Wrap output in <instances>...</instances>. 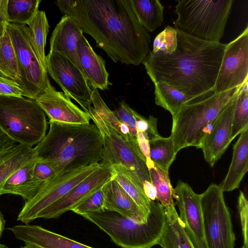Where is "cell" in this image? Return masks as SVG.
Segmentation results:
<instances>
[{
    "instance_id": "484cf974",
    "label": "cell",
    "mask_w": 248,
    "mask_h": 248,
    "mask_svg": "<svg viewBox=\"0 0 248 248\" xmlns=\"http://www.w3.org/2000/svg\"><path fill=\"white\" fill-rule=\"evenodd\" d=\"M111 168L113 172V178L132 198L148 219L151 212V201L125 167L121 165H115Z\"/></svg>"
},
{
    "instance_id": "681fc988",
    "label": "cell",
    "mask_w": 248,
    "mask_h": 248,
    "mask_svg": "<svg viewBox=\"0 0 248 248\" xmlns=\"http://www.w3.org/2000/svg\"><path fill=\"white\" fill-rule=\"evenodd\" d=\"M241 248H248V244H244Z\"/></svg>"
},
{
    "instance_id": "6da1fadb",
    "label": "cell",
    "mask_w": 248,
    "mask_h": 248,
    "mask_svg": "<svg viewBox=\"0 0 248 248\" xmlns=\"http://www.w3.org/2000/svg\"><path fill=\"white\" fill-rule=\"evenodd\" d=\"M62 13L73 17L83 32L114 62L138 65L150 51L151 37L130 0H57Z\"/></svg>"
},
{
    "instance_id": "7402d4cb",
    "label": "cell",
    "mask_w": 248,
    "mask_h": 248,
    "mask_svg": "<svg viewBox=\"0 0 248 248\" xmlns=\"http://www.w3.org/2000/svg\"><path fill=\"white\" fill-rule=\"evenodd\" d=\"M36 159L35 153L24 166L8 178L0 191V196L5 194L19 195L24 199L25 202L31 200L44 184L36 180L33 175Z\"/></svg>"
},
{
    "instance_id": "bcb514c9",
    "label": "cell",
    "mask_w": 248,
    "mask_h": 248,
    "mask_svg": "<svg viewBox=\"0 0 248 248\" xmlns=\"http://www.w3.org/2000/svg\"><path fill=\"white\" fill-rule=\"evenodd\" d=\"M6 221L4 218L3 215L0 211V238L2 235V233L5 229Z\"/></svg>"
},
{
    "instance_id": "4fadbf2b",
    "label": "cell",
    "mask_w": 248,
    "mask_h": 248,
    "mask_svg": "<svg viewBox=\"0 0 248 248\" xmlns=\"http://www.w3.org/2000/svg\"><path fill=\"white\" fill-rule=\"evenodd\" d=\"M248 27L227 44L213 91L221 93L248 81Z\"/></svg>"
},
{
    "instance_id": "2e32d148",
    "label": "cell",
    "mask_w": 248,
    "mask_h": 248,
    "mask_svg": "<svg viewBox=\"0 0 248 248\" xmlns=\"http://www.w3.org/2000/svg\"><path fill=\"white\" fill-rule=\"evenodd\" d=\"M113 176L111 168L101 165L67 194L41 212L37 218H56L72 211L85 198L103 186Z\"/></svg>"
},
{
    "instance_id": "8992f818",
    "label": "cell",
    "mask_w": 248,
    "mask_h": 248,
    "mask_svg": "<svg viewBox=\"0 0 248 248\" xmlns=\"http://www.w3.org/2000/svg\"><path fill=\"white\" fill-rule=\"evenodd\" d=\"M174 28L199 40L220 43L233 0H177Z\"/></svg>"
},
{
    "instance_id": "b9f144b4",
    "label": "cell",
    "mask_w": 248,
    "mask_h": 248,
    "mask_svg": "<svg viewBox=\"0 0 248 248\" xmlns=\"http://www.w3.org/2000/svg\"><path fill=\"white\" fill-rule=\"evenodd\" d=\"M137 142L139 149L146 159L147 167L154 164L150 157V146L149 140L141 132H137Z\"/></svg>"
},
{
    "instance_id": "d6986e66",
    "label": "cell",
    "mask_w": 248,
    "mask_h": 248,
    "mask_svg": "<svg viewBox=\"0 0 248 248\" xmlns=\"http://www.w3.org/2000/svg\"><path fill=\"white\" fill-rule=\"evenodd\" d=\"M83 33L75 18L64 15L51 34L49 51L59 52L68 58L86 78L79 61L77 49L78 41Z\"/></svg>"
},
{
    "instance_id": "ee69618b",
    "label": "cell",
    "mask_w": 248,
    "mask_h": 248,
    "mask_svg": "<svg viewBox=\"0 0 248 248\" xmlns=\"http://www.w3.org/2000/svg\"><path fill=\"white\" fill-rule=\"evenodd\" d=\"M7 3L8 0H0V38L9 23L7 14Z\"/></svg>"
},
{
    "instance_id": "4dcf8cb0",
    "label": "cell",
    "mask_w": 248,
    "mask_h": 248,
    "mask_svg": "<svg viewBox=\"0 0 248 248\" xmlns=\"http://www.w3.org/2000/svg\"><path fill=\"white\" fill-rule=\"evenodd\" d=\"M154 85L155 104L169 111L172 116L184 103L193 98L163 82Z\"/></svg>"
},
{
    "instance_id": "ac0fdd59",
    "label": "cell",
    "mask_w": 248,
    "mask_h": 248,
    "mask_svg": "<svg viewBox=\"0 0 248 248\" xmlns=\"http://www.w3.org/2000/svg\"><path fill=\"white\" fill-rule=\"evenodd\" d=\"M15 237L37 248H94L51 232L38 225L28 224L8 228Z\"/></svg>"
},
{
    "instance_id": "3957f363",
    "label": "cell",
    "mask_w": 248,
    "mask_h": 248,
    "mask_svg": "<svg viewBox=\"0 0 248 248\" xmlns=\"http://www.w3.org/2000/svg\"><path fill=\"white\" fill-rule=\"evenodd\" d=\"M49 124L48 132L34 149L36 156L50 162L58 174L100 162L103 141L94 124Z\"/></svg>"
},
{
    "instance_id": "277c9868",
    "label": "cell",
    "mask_w": 248,
    "mask_h": 248,
    "mask_svg": "<svg viewBox=\"0 0 248 248\" xmlns=\"http://www.w3.org/2000/svg\"><path fill=\"white\" fill-rule=\"evenodd\" d=\"M236 89L219 93L211 91L193 97L172 116L170 137L176 154L188 147L201 148L213 122L232 98Z\"/></svg>"
},
{
    "instance_id": "60d3db41",
    "label": "cell",
    "mask_w": 248,
    "mask_h": 248,
    "mask_svg": "<svg viewBox=\"0 0 248 248\" xmlns=\"http://www.w3.org/2000/svg\"><path fill=\"white\" fill-rule=\"evenodd\" d=\"M0 96H24V93L18 83L0 76Z\"/></svg>"
},
{
    "instance_id": "ab89813d",
    "label": "cell",
    "mask_w": 248,
    "mask_h": 248,
    "mask_svg": "<svg viewBox=\"0 0 248 248\" xmlns=\"http://www.w3.org/2000/svg\"><path fill=\"white\" fill-rule=\"evenodd\" d=\"M238 209L244 244H248V202L243 192L240 191L238 198Z\"/></svg>"
},
{
    "instance_id": "e0dca14e",
    "label": "cell",
    "mask_w": 248,
    "mask_h": 248,
    "mask_svg": "<svg viewBox=\"0 0 248 248\" xmlns=\"http://www.w3.org/2000/svg\"><path fill=\"white\" fill-rule=\"evenodd\" d=\"M35 100L49 118V122L89 124V115L74 104L64 93L50 84Z\"/></svg>"
},
{
    "instance_id": "d590c367",
    "label": "cell",
    "mask_w": 248,
    "mask_h": 248,
    "mask_svg": "<svg viewBox=\"0 0 248 248\" xmlns=\"http://www.w3.org/2000/svg\"><path fill=\"white\" fill-rule=\"evenodd\" d=\"M177 31L174 27L169 25L166 26L154 39L152 51H161L165 54L173 53L177 45Z\"/></svg>"
},
{
    "instance_id": "f546056e",
    "label": "cell",
    "mask_w": 248,
    "mask_h": 248,
    "mask_svg": "<svg viewBox=\"0 0 248 248\" xmlns=\"http://www.w3.org/2000/svg\"><path fill=\"white\" fill-rule=\"evenodd\" d=\"M149 142L151 161L154 165L169 172V169L176 155L171 138L160 136Z\"/></svg>"
},
{
    "instance_id": "ba28073f",
    "label": "cell",
    "mask_w": 248,
    "mask_h": 248,
    "mask_svg": "<svg viewBox=\"0 0 248 248\" xmlns=\"http://www.w3.org/2000/svg\"><path fill=\"white\" fill-rule=\"evenodd\" d=\"M85 111L89 115L102 135L103 148L99 163L110 168L115 165L123 166L143 189V182L151 181L146 159L141 152L134 149L93 106Z\"/></svg>"
},
{
    "instance_id": "5b68a950",
    "label": "cell",
    "mask_w": 248,
    "mask_h": 248,
    "mask_svg": "<svg viewBox=\"0 0 248 248\" xmlns=\"http://www.w3.org/2000/svg\"><path fill=\"white\" fill-rule=\"evenodd\" d=\"M151 206L147 221L143 224L107 210L81 216L96 225L122 248H152L162 237L166 216L164 209L159 202L151 201Z\"/></svg>"
},
{
    "instance_id": "7bdbcfd3",
    "label": "cell",
    "mask_w": 248,
    "mask_h": 248,
    "mask_svg": "<svg viewBox=\"0 0 248 248\" xmlns=\"http://www.w3.org/2000/svg\"><path fill=\"white\" fill-rule=\"evenodd\" d=\"M18 143L10 138L0 128V155L9 151Z\"/></svg>"
},
{
    "instance_id": "9c48e42d",
    "label": "cell",
    "mask_w": 248,
    "mask_h": 248,
    "mask_svg": "<svg viewBox=\"0 0 248 248\" xmlns=\"http://www.w3.org/2000/svg\"><path fill=\"white\" fill-rule=\"evenodd\" d=\"M219 185L211 184L200 194L207 248H234L235 237L231 215Z\"/></svg>"
},
{
    "instance_id": "4316f807",
    "label": "cell",
    "mask_w": 248,
    "mask_h": 248,
    "mask_svg": "<svg viewBox=\"0 0 248 248\" xmlns=\"http://www.w3.org/2000/svg\"><path fill=\"white\" fill-rule=\"evenodd\" d=\"M140 24L148 32L154 31L164 20V6L158 0H130Z\"/></svg>"
},
{
    "instance_id": "f1b7e54d",
    "label": "cell",
    "mask_w": 248,
    "mask_h": 248,
    "mask_svg": "<svg viewBox=\"0 0 248 248\" xmlns=\"http://www.w3.org/2000/svg\"><path fill=\"white\" fill-rule=\"evenodd\" d=\"M0 76L16 82L22 88V82L16 53L6 29L0 38Z\"/></svg>"
},
{
    "instance_id": "7dc6e473",
    "label": "cell",
    "mask_w": 248,
    "mask_h": 248,
    "mask_svg": "<svg viewBox=\"0 0 248 248\" xmlns=\"http://www.w3.org/2000/svg\"><path fill=\"white\" fill-rule=\"evenodd\" d=\"M20 248H37L34 247L32 246H31V245H26L25 246L21 247Z\"/></svg>"
},
{
    "instance_id": "d4e9b609",
    "label": "cell",
    "mask_w": 248,
    "mask_h": 248,
    "mask_svg": "<svg viewBox=\"0 0 248 248\" xmlns=\"http://www.w3.org/2000/svg\"><path fill=\"white\" fill-rule=\"evenodd\" d=\"M35 154L34 147L18 144L0 155V191L8 178Z\"/></svg>"
},
{
    "instance_id": "ffe728a7",
    "label": "cell",
    "mask_w": 248,
    "mask_h": 248,
    "mask_svg": "<svg viewBox=\"0 0 248 248\" xmlns=\"http://www.w3.org/2000/svg\"><path fill=\"white\" fill-rule=\"evenodd\" d=\"M102 189L105 210L117 212L140 224L146 223L142 211L113 177L102 186Z\"/></svg>"
},
{
    "instance_id": "8fae6325",
    "label": "cell",
    "mask_w": 248,
    "mask_h": 248,
    "mask_svg": "<svg viewBox=\"0 0 248 248\" xmlns=\"http://www.w3.org/2000/svg\"><path fill=\"white\" fill-rule=\"evenodd\" d=\"M100 165L97 163L57 174L45 183L31 200L25 202L17 220L28 224L36 219L41 212L67 194Z\"/></svg>"
},
{
    "instance_id": "83f0119b",
    "label": "cell",
    "mask_w": 248,
    "mask_h": 248,
    "mask_svg": "<svg viewBox=\"0 0 248 248\" xmlns=\"http://www.w3.org/2000/svg\"><path fill=\"white\" fill-rule=\"evenodd\" d=\"M32 50L42 66L46 69L45 48L49 25L43 11H38L27 24Z\"/></svg>"
},
{
    "instance_id": "74e56055",
    "label": "cell",
    "mask_w": 248,
    "mask_h": 248,
    "mask_svg": "<svg viewBox=\"0 0 248 248\" xmlns=\"http://www.w3.org/2000/svg\"><path fill=\"white\" fill-rule=\"evenodd\" d=\"M113 112L121 123L128 126L131 136L137 140L136 123L140 115L124 101L120 103L118 108L115 111H113Z\"/></svg>"
},
{
    "instance_id": "7a4b0ae2",
    "label": "cell",
    "mask_w": 248,
    "mask_h": 248,
    "mask_svg": "<svg viewBox=\"0 0 248 248\" xmlns=\"http://www.w3.org/2000/svg\"><path fill=\"white\" fill-rule=\"evenodd\" d=\"M177 31L173 53L150 50L144 59L148 75L154 84L164 83L192 97L213 91L227 44L202 41Z\"/></svg>"
},
{
    "instance_id": "836d02e7",
    "label": "cell",
    "mask_w": 248,
    "mask_h": 248,
    "mask_svg": "<svg viewBox=\"0 0 248 248\" xmlns=\"http://www.w3.org/2000/svg\"><path fill=\"white\" fill-rule=\"evenodd\" d=\"M92 103L93 108L104 117L134 148L138 147L137 140L131 135L128 126L121 123L100 96L98 90L93 89Z\"/></svg>"
},
{
    "instance_id": "d6a6232c",
    "label": "cell",
    "mask_w": 248,
    "mask_h": 248,
    "mask_svg": "<svg viewBox=\"0 0 248 248\" xmlns=\"http://www.w3.org/2000/svg\"><path fill=\"white\" fill-rule=\"evenodd\" d=\"M41 0H8L7 14L9 23L26 25L39 11Z\"/></svg>"
},
{
    "instance_id": "44dd1931",
    "label": "cell",
    "mask_w": 248,
    "mask_h": 248,
    "mask_svg": "<svg viewBox=\"0 0 248 248\" xmlns=\"http://www.w3.org/2000/svg\"><path fill=\"white\" fill-rule=\"evenodd\" d=\"M79 61L88 84L93 89L105 90L110 84L104 60L93 50L82 34L77 43Z\"/></svg>"
},
{
    "instance_id": "c3c4849f",
    "label": "cell",
    "mask_w": 248,
    "mask_h": 248,
    "mask_svg": "<svg viewBox=\"0 0 248 248\" xmlns=\"http://www.w3.org/2000/svg\"><path fill=\"white\" fill-rule=\"evenodd\" d=\"M0 248H9L7 246L0 243Z\"/></svg>"
},
{
    "instance_id": "8d00e7d4",
    "label": "cell",
    "mask_w": 248,
    "mask_h": 248,
    "mask_svg": "<svg viewBox=\"0 0 248 248\" xmlns=\"http://www.w3.org/2000/svg\"><path fill=\"white\" fill-rule=\"evenodd\" d=\"M102 186L85 198L72 211L77 214H84L105 210L104 199Z\"/></svg>"
},
{
    "instance_id": "f35d334b",
    "label": "cell",
    "mask_w": 248,
    "mask_h": 248,
    "mask_svg": "<svg viewBox=\"0 0 248 248\" xmlns=\"http://www.w3.org/2000/svg\"><path fill=\"white\" fill-rule=\"evenodd\" d=\"M57 174V171L50 162L37 157L33 170V175L36 180L45 183Z\"/></svg>"
},
{
    "instance_id": "9a60e30c",
    "label": "cell",
    "mask_w": 248,
    "mask_h": 248,
    "mask_svg": "<svg viewBox=\"0 0 248 248\" xmlns=\"http://www.w3.org/2000/svg\"><path fill=\"white\" fill-rule=\"evenodd\" d=\"M242 85L236 88L233 96L213 122L211 131L201 145L204 159L211 167L220 158L232 142L233 114Z\"/></svg>"
},
{
    "instance_id": "1f68e13d",
    "label": "cell",
    "mask_w": 248,
    "mask_h": 248,
    "mask_svg": "<svg viewBox=\"0 0 248 248\" xmlns=\"http://www.w3.org/2000/svg\"><path fill=\"white\" fill-rule=\"evenodd\" d=\"M152 183L157 191L156 199L164 209L175 208L173 199L172 187L169 172L153 165L148 167Z\"/></svg>"
},
{
    "instance_id": "cb8c5ba5",
    "label": "cell",
    "mask_w": 248,
    "mask_h": 248,
    "mask_svg": "<svg viewBox=\"0 0 248 248\" xmlns=\"http://www.w3.org/2000/svg\"><path fill=\"white\" fill-rule=\"evenodd\" d=\"M164 210L165 226L157 245L162 248H194L186 233L176 209Z\"/></svg>"
},
{
    "instance_id": "7c38bea8",
    "label": "cell",
    "mask_w": 248,
    "mask_h": 248,
    "mask_svg": "<svg viewBox=\"0 0 248 248\" xmlns=\"http://www.w3.org/2000/svg\"><path fill=\"white\" fill-rule=\"evenodd\" d=\"M47 74L60 86L64 93L76 101L84 111L92 103L93 89L80 69L68 58L55 51L46 56Z\"/></svg>"
},
{
    "instance_id": "52a82bcc",
    "label": "cell",
    "mask_w": 248,
    "mask_h": 248,
    "mask_svg": "<svg viewBox=\"0 0 248 248\" xmlns=\"http://www.w3.org/2000/svg\"><path fill=\"white\" fill-rule=\"evenodd\" d=\"M0 128L18 144L33 147L45 137L47 122L35 99L0 96Z\"/></svg>"
},
{
    "instance_id": "5bb4252c",
    "label": "cell",
    "mask_w": 248,
    "mask_h": 248,
    "mask_svg": "<svg viewBox=\"0 0 248 248\" xmlns=\"http://www.w3.org/2000/svg\"><path fill=\"white\" fill-rule=\"evenodd\" d=\"M175 199L186 233L194 248H207L203 230L200 194L187 183L179 181L173 188Z\"/></svg>"
},
{
    "instance_id": "e575fe53",
    "label": "cell",
    "mask_w": 248,
    "mask_h": 248,
    "mask_svg": "<svg viewBox=\"0 0 248 248\" xmlns=\"http://www.w3.org/2000/svg\"><path fill=\"white\" fill-rule=\"evenodd\" d=\"M246 81L241 87L234 109L231 140L248 127V84Z\"/></svg>"
},
{
    "instance_id": "30bf717a",
    "label": "cell",
    "mask_w": 248,
    "mask_h": 248,
    "mask_svg": "<svg viewBox=\"0 0 248 248\" xmlns=\"http://www.w3.org/2000/svg\"><path fill=\"white\" fill-rule=\"evenodd\" d=\"M6 29L16 53L24 97L35 99L50 84L47 71L32 50L28 26L8 23Z\"/></svg>"
},
{
    "instance_id": "603a6c76",
    "label": "cell",
    "mask_w": 248,
    "mask_h": 248,
    "mask_svg": "<svg viewBox=\"0 0 248 248\" xmlns=\"http://www.w3.org/2000/svg\"><path fill=\"white\" fill-rule=\"evenodd\" d=\"M248 170V127L240 134L233 147L228 172L219 185L223 192L238 188Z\"/></svg>"
},
{
    "instance_id": "f6af8a7d",
    "label": "cell",
    "mask_w": 248,
    "mask_h": 248,
    "mask_svg": "<svg viewBox=\"0 0 248 248\" xmlns=\"http://www.w3.org/2000/svg\"><path fill=\"white\" fill-rule=\"evenodd\" d=\"M143 190L144 194L151 201L156 199L157 191L151 182L145 181L143 183Z\"/></svg>"
}]
</instances>
